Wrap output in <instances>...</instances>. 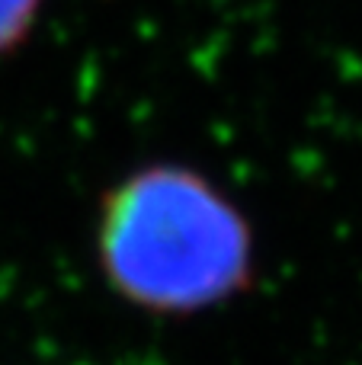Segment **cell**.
<instances>
[{
  "mask_svg": "<svg viewBox=\"0 0 362 365\" xmlns=\"http://www.w3.org/2000/svg\"><path fill=\"white\" fill-rule=\"evenodd\" d=\"M103 269L132 302L196 311L247 282L250 231L212 182L148 167L113 189L100 227Z\"/></svg>",
  "mask_w": 362,
  "mask_h": 365,
  "instance_id": "6da1fadb",
  "label": "cell"
},
{
  "mask_svg": "<svg viewBox=\"0 0 362 365\" xmlns=\"http://www.w3.org/2000/svg\"><path fill=\"white\" fill-rule=\"evenodd\" d=\"M42 0H0V51L13 48L29 32Z\"/></svg>",
  "mask_w": 362,
  "mask_h": 365,
  "instance_id": "7a4b0ae2",
  "label": "cell"
}]
</instances>
